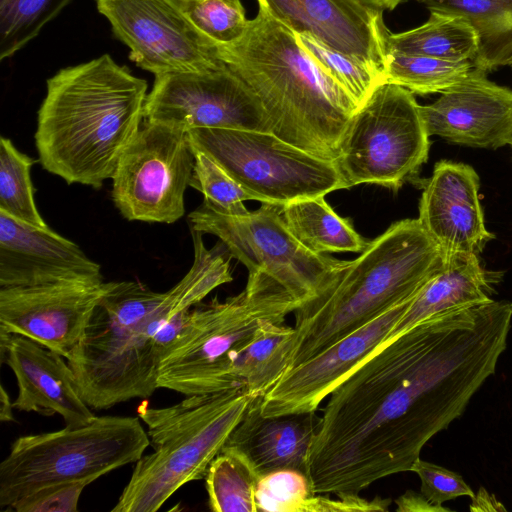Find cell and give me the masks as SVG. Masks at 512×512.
Here are the masks:
<instances>
[{
    "label": "cell",
    "instance_id": "obj_33",
    "mask_svg": "<svg viewBox=\"0 0 512 512\" xmlns=\"http://www.w3.org/2000/svg\"><path fill=\"white\" fill-rule=\"evenodd\" d=\"M316 63L336 81L360 107L385 80L358 59L330 49L316 39L295 34Z\"/></svg>",
    "mask_w": 512,
    "mask_h": 512
},
{
    "label": "cell",
    "instance_id": "obj_14",
    "mask_svg": "<svg viewBox=\"0 0 512 512\" xmlns=\"http://www.w3.org/2000/svg\"><path fill=\"white\" fill-rule=\"evenodd\" d=\"M129 58L155 76L225 64L218 47L184 16L174 0H95Z\"/></svg>",
    "mask_w": 512,
    "mask_h": 512
},
{
    "label": "cell",
    "instance_id": "obj_17",
    "mask_svg": "<svg viewBox=\"0 0 512 512\" xmlns=\"http://www.w3.org/2000/svg\"><path fill=\"white\" fill-rule=\"evenodd\" d=\"M273 19L295 34L310 36L352 56L385 80L383 10L364 0H257Z\"/></svg>",
    "mask_w": 512,
    "mask_h": 512
},
{
    "label": "cell",
    "instance_id": "obj_36",
    "mask_svg": "<svg viewBox=\"0 0 512 512\" xmlns=\"http://www.w3.org/2000/svg\"><path fill=\"white\" fill-rule=\"evenodd\" d=\"M411 471L420 478L421 493L435 505L462 496L471 499L475 496L461 475L442 466L418 458Z\"/></svg>",
    "mask_w": 512,
    "mask_h": 512
},
{
    "label": "cell",
    "instance_id": "obj_40",
    "mask_svg": "<svg viewBox=\"0 0 512 512\" xmlns=\"http://www.w3.org/2000/svg\"><path fill=\"white\" fill-rule=\"evenodd\" d=\"M471 511H495L505 510L497 499L489 494L484 488H480L477 494L472 498Z\"/></svg>",
    "mask_w": 512,
    "mask_h": 512
},
{
    "label": "cell",
    "instance_id": "obj_44",
    "mask_svg": "<svg viewBox=\"0 0 512 512\" xmlns=\"http://www.w3.org/2000/svg\"><path fill=\"white\" fill-rule=\"evenodd\" d=\"M418 1H421V2H428V1H431V0H418Z\"/></svg>",
    "mask_w": 512,
    "mask_h": 512
},
{
    "label": "cell",
    "instance_id": "obj_42",
    "mask_svg": "<svg viewBox=\"0 0 512 512\" xmlns=\"http://www.w3.org/2000/svg\"><path fill=\"white\" fill-rule=\"evenodd\" d=\"M365 2L381 9V10H393L404 0H364Z\"/></svg>",
    "mask_w": 512,
    "mask_h": 512
},
{
    "label": "cell",
    "instance_id": "obj_10",
    "mask_svg": "<svg viewBox=\"0 0 512 512\" xmlns=\"http://www.w3.org/2000/svg\"><path fill=\"white\" fill-rule=\"evenodd\" d=\"M192 146L211 157L253 200L285 206L346 189L335 162L310 154L271 132L197 128Z\"/></svg>",
    "mask_w": 512,
    "mask_h": 512
},
{
    "label": "cell",
    "instance_id": "obj_13",
    "mask_svg": "<svg viewBox=\"0 0 512 512\" xmlns=\"http://www.w3.org/2000/svg\"><path fill=\"white\" fill-rule=\"evenodd\" d=\"M143 119L180 128H225L271 132V120L256 94L226 64L201 71L155 76Z\"/></svg>",
    "mask_w": 512,
    "mask_h": 512
},
{
    "label": "cell",
    "instance_id": "obj_11",
    "mask_svg": "<svg viewBox=\"0 0 512 512\" xmlns=\"http://www.w3.org/2000/svg\"><path fill=\"white\" fill-rule=\"evenodd\" d=\"M191 230L217 236L248 273L272 278L300 307L321 293L345 263L303 246L288 229L282 207L269 203L245 215L202 204L188 215Z\"/></svg>",
    "mask_w": 512,
    "mask_h": 512
},
{
    "label": "cell",
    "instance_id": "obj_1",
    "mask_svg": "<svg viewBox=\"0 0 512 512\" xmlns=\"http://www.w3.org/2000/svg\"><path fill=\"white\" fill-rule=\"evenodd\" d=\"M512 303L491 300L418 323L379 345L330 394L310 446L315 494H359L411 471L495 373Z\"/></svg>",
    "mask_w": 512,
    "mask_h": 512
},
{
    "label": "cell",
    "instance_id": "obj_6",
    "mask_svg": "<svg viewBox=\"0 0 512 512\" xmlns=\"http://www.w3.org/2000/svg\"><path fill=\"white\" fill-rule=\"evenodd\" d=\"M254 398L240 388L190 395L160 408L142 401L136 411L147 426L153 452L136 462L111 511H158L182 486L204 479Z\"/></svg>",
    "mask_w": 512,
    "mask_h": 512
},
{
    "label": "cell",
    "instance_id": "obj_25",
    "mask_svg": "<svg viewBox=\"0 0 512 512\" xmlns=\"http://www.w3.org/2000/svg\"><path fill=\"white\" fill-rule=\"evenodd\" d=\"M282 215L293 236L317 254L362 252L369 242L350 220L329 206L324 196L293 201L282 207Z\"/></svg>",
    "mask_w": 512,
    "mask_h": 512
},
{
    "label": "cell",
    "instance_id": "obj_30",
    "mask_svg": "<svg viewBox=\"0 0 512 512\" xmlns=\"http://www.w3.org/2000/svg\"><path fill=\"white\" fill-rule=\"evenodd\" d=\"M35 160L20 152L10 139H0V212L35 227H49L34 200L31 168Z\"/></svg>",
    "mask_w": 512,
    "mask_h": 512
},
{
    "label": "cell",
    "instance_id": "obj_5",
    "mask_svg": "<svg viewBox=\"0 0 512 512\" xmlns=\"http://www.w3.org/2000/svg\"><path fill=\"white\" fill-rule=\"evenodd\" d=\"M194 304L182 281L167 292L139 281L111 282L66 359L89 407L103 410L150 397L158 389L161 361L156 336L171 316Z\"/></svg>",
    "mask_w": 512,
    "mask_h": 512
},
{
    "label": "cell",
    "instance_id": "obj_27",
    "mask_svg": "<svg viewBox=\"0 0 512 512\" xmlns=\"http://www.w3.org/2000/svg\"><path fill=\"white\" fill-rule=\"evenodd\" d=\"M293 333V327L267 321L238 353L233 375L254 397H262L287 370Z\"/></svg>",
    "mask_w": 512,
    "mask_h": 512
},
{
    "label": "cell",
    "instance_id": "obj_21",
    "mask_svg": "<svg viewBox=\"0 0 512 512\" xmlns=\"http://www.w3.org/2000/svg\"><path fill=\"white\" fill-rule=\"evenodd\" d=\"M1 363L13 371L18 396L13 407L44 416L59 414L68 427H80L96 416L83 400L65 357L22 335L0 331Z\"/></svg>",
    "mask_w": 512,
    "mask_h": 512
},
{
    "label": "cell",
    "instance_id": "obj_34",
    "mask_svg": "<svg viewBox=\"0 0 512 512\" xmlns=\"http://www.w3.org/2000/svg\"><path fill=\"white\" fill-rule=\"evenodd\" d=\"M193 151L195 162L189 186L203 194V203L222 214H248L244 201L253 200L252 195L211 157L194 147Z\"/></svg>",
    "mask_w": 512,
    "mask_h": 512
},
{
    "label": "cell",
    "instance_id": "obj_4",
    "mask_svg": "<svg viewBox=\"0 0 512 512\" xmlns=\"http://www.w3.org/2000/svg\"><path fill=\"white\" fill-rule=\"evenodd\" d=\"M444 266L441 250L418 219L391 224L294 312L287 370L413 298Z\"/></svg>",
    "mask_w": 512,
    "mask_h": 512
},
{
    "label": "cell",
    "instance_id": "obj_38",
    "mask_svg": "<svg viewBox=\"0 0 512 512\" xmlns=\"http://www.w3.org/2000/svg\"><path fill=\"white\" fill-rule=\"evenodd\" d=\"M338 499L314 494L303 503L300 512H368L387 511L391 499L376 496L372 500L358 494H337Z\"/></svg>",
    "mask_w": 512,
    "mask_h": 512
},
{
    "label": "cell",
    "instance_id": "obj_20",
    "mask_svg": "<svg viewBox=\"0 0 512 512\" xmlns=\"http://www.w3.org/2000/svg\"><path fill=\"white\" fill-rule=\"evenodd\" d=\"M480 179L473 167L450 160L437 162L425 182L417 218L446 260L479 255L494 238L484 223Z\"/></svg>",
    "mask_w": 512,
    "mask_h": 512
},
{
    "label": "cell",
    "instance_id": "obj_18",
    "mask_svg": "<svg viewBox=\"0 0 512 512\" xmlns=\"http://www.w3.org/2000/svg\"><path fill=\"white\" fill-rule=\"evenodd\" d=\"M420 113L429 136L455 144L497 149L512 138V90L477 67Z\"/></svg>",
    "mask_w": 512,
    "mask_h": 512
},
{
    "label": "cell",
    "instance_id": "obj_37",
    "mask_svg": "<svg viewBox=\"0 0 512 512\" xmlns=\"http://www.w3.org/2000/svg\"><path fill=\"white\" fill-rule=\"evenodd\" d=\"M91 480L60 483L40 489L18 500L10 510L16 512H77L84 488Z\"/></svg>",
    "mask_w": 512,
    "mask_h": 512
},
{
    "label": "cell",
    "instance_id": "obj_16",
    "mask_svg": "<svg viewBox=\"0 0 512 512\" xmlns=\"http://www.w3.org/2000/svg\"><path fill=\"white\" fill-rule=\"evenodd\" d=\"M111 282L0 288V331L28 337L66 359Z\"/></svg>",
    "mask_w": 512,
    "mask_h": 512
},
{
    "label": "cell",
    "instance_id": "obj_24",
    "mask_svg": "<svg viewBox=\"0 0 512 512\" xmlns=\"http://www.w3.org/2000/svg\"><path fill=\"white\" fill-rule=\"evenodd\" d=\"M428 20L414 29L386 36L387 52L427 56L449 61L474 60L477 34L464 17L429 10Z\"/></svg>",
    "mask_w": 512,
    "mask_h": 512
},
{
    "label": "cell",
    "instance_id": "obj_41",
    "mask_svg": "<svg viewBox=\"0 0 512 512\" xmlns=\"http://www.w3.org/2000/svg\"><path fill=\"white\" fill-rule=\"evenodd\" d=\"M13 402L10 400V396L5 390L4 386L1 385L0 389V420L2 422L15 421L13 416Z\"/></svg>",
    "mask_w": 512,
    "mask_h": 512
},
{
    "label": "cell",
    "instance_id": "obj_8",
    "mask_svg": "<svg viewBox=\"0 0 512 512\" xmlns=\"http://www.w3.org/2000/svg\"><path fill=\"white\" fill-rule=\"evenodd\" d=\"M149 445L139 418L130 416H96L80 427L21 436L0 464V508L48 486L94 482L136 463Z\"/></svg>",
    "mask_w": 512,
    "mask_h": 512
},
{
    "label": "cell",
    "instance_id": "obj_19",
    "mask_svg": "<svg viewBox=\"0 0 512 512\" xmlns=\"http://www.w3.org/2000/svg\"><path fill=\"white\" fill-rule=\"evenodd\" d=\"M101 282L100 265L77 244L0 212V288Z\"/></svg>",
    "mask_w": 512,
    "mask_h": 512
},
{
    "label": "cell",
    "instance_id": "obj_31",
    "mask_svg": "<svg viewBox=\"0 0 512 512\" xmlns=\"http://www.w3.org/2000/svg\"><path fill=\"white\" fill-rule=\"evenodd\" d=\"M72 0H0V59L12 57L39 35Z\"/></svg>",
    "mask_w": 512,
    "mask_h": 512
},
{
    "label": "cell",
    "instance_id": "obj_45",
    "mask_svg": "<svg viewBox=\"0 0 512 512\" xmlns=\"http://www.w3.org/2000/svg\"><path fill=\"white\" fill-rule=\"evenodd\" d=\"M509 145H510V146L512 147V138H511V140H510V143H509Z\"/></svg>",
    "mask_w": 512,
    "mask_h": 512
},
{
    "label": "cell",
    "instance_id": "obj_12",
    "mask_svg": "<svg viewBox=\"0 0 512 512\" xmlns=\"http://www.w3.org/2000/svg\"><path fill=\"white\" fill-rule=\"evenodd\" d=\"M194 162L188 131L144 120L112 177L116 208L129 221H178Z\"/></svg>",
    "mask_w": 512,
    "mask_h": 512
},
{
    "label": "cell",
    "instance_id": "obj_22",
    "mask_svg": "<svg viewBox=\"0 0 512 512\" xmlns=\"http://www.w3.org/2000/svg\"><path fill=\"white\" fill-rule=\"evenodd\" d=\"M254 398L222 450L242 456L260 477L279 469L307 474L308 453L320 422L315 412L264 416Z\"/></svg>",
    "mask_w": 512,
    "mask_h": 512
},
{
    "label": "cell",
    "instance_id": "obj_7",
    "mask_svg": "<svg viewBox=\"0 0 512 512\" xmlns=\"http://www.w3.org/2000/svg\"><path fill=\"white\" fill-rule=\"evenodd\" d=\"M299 303L272 278L249 273L245 289L219 301L198 303L185 315L182 330L162 357L157 387L204 395L244 388L233 375V363L258 327L282 322Z\"/></svg>",
    "mask_w": 512,
    "mask_h": 512
},
{
    "label": "cell",
    "instance_id": "obj_35",
    "mask_svg": "<svg viewBox=\"0 0 512 512\" xmlns=\"http://www.w3.org/2000/svg\"><path fill=\"white\" fill-rule=\"evenodd\" d=\"M315 493L308 475L297 469H279L259 477L255 501L258 511L300 512Z\"/></svg>",
    "mask_w": 512,
    "mask_h": 512
},
{
    "label": "cell",
    "instance_id": "obj_29",
    "mask_svg": "<svg viewBox=\"0 0 512 512\" xmlns=\"http://www.w3.org/2000/svg\"><path fill=\"white\" fill-rule=\"evenodd\" d=\"M473 67L472 60L449 61L387 52L385 82L404 87L413 94L442 93L464 80Z\"/></svg>",
    "mask_w": 512,
    "mask_h": 512
},
{
    "label": "cell",
    "instance_id": "obj_26",
    "mask_svg": "<svg viewBox=\"0 0 512 512\" xmlns=\"http://www.w3.org/2000/svg\"><path fill=\"white\" fill-rule=\"evenodd\" d=\"M429 10L458 14L474 28L478 53L474 67L486 72L512 59V0H431Z\"/></svg>",
    "mask_w": 512,
    "mask_h": 512
},
{
    "label": "cell",
    "instance_id": "obj_2",
    "mask_svg": "<svg viewBox=\"0 0 512 512\" xmlns=\"http://www.w3.org/2000/svg\"><path fill=\"white\" fill-rule=\"evenodd\" d=\"M146 80L103 54L47 80L35 144L42 167L68 184L100 188L136 136Z\"/></svg>",
    "mask_w": 512,
    "mask_h": 512
},
{
    "label": "cell",
    "instance_id": "obj_43",
    "mask_svg": "<svg viewBox=\"0 0 512 512\" xmlns=\"http://www.w3.org/2000/svg\"><path fill=\"white\" fill-rule=\"evenodd\" d=\"M507 66H509L512 69V59L510 60Z\"/></svg>",
    "mask_w": 512,
    "mask_h": 512
},
{
    "label": "cell",
    "instance_id": "obj_3",
    "mask_svg": "<svg viewBox=\"0 0 512 512\" xmlns=\"http://www.w3.org/2000/svg\"><path fill=\"white\" fill-rule=\"evenodd\" d=\"M218 55L256 94L271 133L335 162L347 126L359 108L299 43L295 33L259 8L238 41Z\"/></svg>",
    "mask_w": 512,
    "mask_h": 512
},
{
    "label": "cell",
    "instance_id": "obj_28",
    "mask_svg": "<svg viewBox=\"0 0 512 512\" xmlns=\"http://www.w3.org/2000/svg\"><path fill=\"white\" fill-rule=\"evenodd\" d=\"M204 479L211 511L258 512L255 491L259 476L238 453L221 450Z\"/></svg>",
    "mask_w": 512,
    "mask_h": 512
},
{
    "label": "cell",
    "instance_id": "obj_32",
    "mask_svg": "<svg viewBox=\"0 0 512 512\" xmlns=\"http://www.w3.org/2000/svg\"><path fill=\"white\" fill-rule=\"evenodd\" d=\"M188 21L217 47L245 34L249 20L240 0H174Z\"/></svg>",
    "mask_w": 512,
    "mask_h": 512
},
{
    "label": "cell",
    "instance_id": "obj_15",
    "mask_svg": "<svg viewBox=\"0 0 512 512\" xmlns=\"http://www.w3.org/2000/svg\"><path fill=\"white\" fill-rule=\"evenodd\" d=\"M413 298L394 306L320 353L288 369L261 397V413L264 416H278L316 412L321 402L386 341Z\"/></svg>",
    "mask_w": 512,
    "mask_h": 512
},
{
    "label": "cell",
    "instance_id": "obj_9",
    "mask_svg": "<svg viewBox=\"0 0 512 512\" xmlns=\"http://www.w3.org/2000/svg\"><path fill=\"white\" fill-rule=\"evenodd\" d=\"M429 134L413 93L380 83L352 116L335 163L346 189L376 184L398 190L427 162Z\"/></svg>",
    "mask_w": 512,
    "mask_h": 512
},
{
    "label": "cell",
    "instance_id": "obj_23",
    "mask_svg": "<svg viewBox=\"0 0 512 512\" xmlns=\"http://www.w3.org/2000/svg\"><path fill=\"white\" fill-rule=\"evenodd\" d=\"M495 282L476 254H461L446 260L444 268L411 300L387 339L431 317L493 300Z\"/></svg>",
    "mask_w": 512,
    "mask_h": 512
},
{
    "label": "cell",
    "instance_id": "obj_39",
    "mask_svg": "<svg viewBox=\"0 0 512 512\" xmlns=\"http://www.w3.org/2000/svg\"><path fill=\"white\" fill-rule=\"evenodd\" d=\"M397 512H447L451 509L431 503L421 492L407 490L396 500Z\"/></svg>",
    "mask_w": 512,
    "mask_h": 512
}]
</instances>
